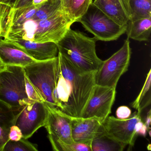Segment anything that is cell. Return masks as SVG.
Segmentation results:
<instances>
[{
    "label": "cell",
    "mask_w": 151,
    "mask_h": 151,
    "mask_svg": "<svg viewBox=\"0 0 151 151\" xmlns=\"http://www.w3.org/2000/svg\"><path fill=\"white\" fill-rule=\"evenodd\" d=\"M60 14H64L62 9L61 1L59 0H48L41 6L31 18L39 22L49 19Z\"/></svg>",
    "instance_id": "22"
},
{
    "label": "cell",
    "mask_w": 151,
    "mask_h": 151,
    "mask_svg": "<svg viewBox=\"0 0 151 151\" xmlns=\"http://www.w3.org/2000/svg\"><path fill=\"white\" fill-rule=\"evenodd\" d=\"M14 116L11 107L0 100V151H3L4 146L9 140V130L14 124Z\"/></svg>",
    "instance_id": "18"
},
{
    "label": "cell",
    "mask_w": 151,
    "mask_h": 151,
    "mask_svg": "<svg viewBox=\"0 0 151 151\" xmlns=\"http://www.w3.org/2000/svg\"><path fill=\"white\" fill-rule=\"evenodd\" d=\"M116 88L95 85L83 109L81 117H95L101 123L111 113L115 99Z\"/></svg>",
    "instance_id": "9"
},
{
    "label": "cell",
    "mask_w": 151,
    "mask_h": 151,
    "mask_svg": "<svg viewBox=\"0 0 151 151\" xmlns=\"http://www.w3.org/2000/svg\"><path fill=\"white\" fill-rule=\"evenodd\" d=\"M37 26V22L29 18L21 24L8 29L4 38L34 41V35Z\"/></svg>",
    "instance_id": "17"
},
{
    "label": "cell",
    "mask_w": 151,
    "mask_h": 151,
    "mask_svg": "<svg viewBox=\"0 0 151 151\" xmlns=\"http://www.w3.org/2000/svg\"><path fill=\"white\" fill-rule=\"evenodd\" d=\"M58 65V56L37 61L24 68L25 76L47 106L56 108L54 92Z\"/></svg>",
    "instance_id": "3"
},
{
    "label": "cell",
    "mask_w": 151,
    "mask_h": 151,
    "mask_svg": "<svg viewBox=\"0 0 151 151\" xmlns=\"http://www.w3.org/2000/svg\"><path fill=\"white\" fill-rule=\"evenodd\" d=\"M125 146L108 137L104 132L103 127L91 144L92 151H122Z\"/></svg>",
    "instance_id": "20"
},
{
    "label": "cell",
    "mask_w": 151,
    "mask_h": 151,
    "mask_svg": "<svg viewBox=\"0 0 151 151\" xmlns=\"http://www.w3.org/2000/svg\"><path fill=\"white\" fill-rule=\"evenodd\" d=\"M72 21L64 14H59L46 20L37 22L34 42H53L57 44L65 36Z\"/></svg>",
    "instance_id": "10"
},
{
    "label": "cell",
    "mask_w": 151,
    "mask_h": 151,
    "mask_svg": "<svg viewBox=\"0 0 151 151\" xmlns=\"http://www.w3.org/2000/svg\"><path fill=\"white\" fill-rule=\"evenodd\" d=\"M41 6H34L31 3L16 9L11 8L7 21L6 31L10 27L21 24L32 17Z\"/></svg>",
    "instance_id": "19"
},
{
    "label": "cell",
    "mask_w": 151,
    "mask_h": 151,
    "mask_svg": "<svg viewBox=\"0 0 151 151\" xmlns=\"http://www.w3.org/2000/svg\"><path fill=\"white\" fill-rule=\"evenodd\" d=\"M0 59L5 66L24 68L36 60L6 39L0 38Z\"/></svg>",
    "instance_id": "14"
},
{
    "label": "cell",
    "mask_w": 151,
    "mask_h": 151,
    "mask_svg": "<svg viewBox=\"0 0 151 151\" xmlns=\"http://www.w3.org/2000/svg\"><path fill=\"white\" fill-rule=\"evenodd\" d=\"M35 145L22 137L18 141L9 140L4 146L3 151H37Z\"/></svg>",
    "instance_id": "25"
},
{
    "label": "cell",
    "mask_w": 151,
    "mask_h": 151,
    "mask_svg": "<svg viewBox=\"0 0 151 151\" xmlns=\"http://www.w3.org/2000/svg\"><path fill=\"white\" fill-rule=\"evenodd\" d=\"M13 3L9 0H0V38L5 37L6 23Z\"/></svg>",
    "instance_id": "26"
},
{
    "label": "cell",
    "mask_w": 151,
    "mask_h": 151,
    "mask_svg": "<svg viewBox=\"0 0 151 151\" xmlns=\"http://www.w3.org/2000/svg\"><path fill=\"white\" fill-rule=\"evenodd\" d=\"M140 114L135 112L124 119L108 116L102 123L105 134L117 142L132 146L136 136L145 124Z\"/></svg>",
    "instance_id": "7"
},
{
    "label": "cell",
    "mask_w": 151,
    "mask_h": 151,
    "mask_svg": "<svg viewBox=\"0 0 151 151\" xmlns=\"http://www.w3.org/2000/svg\"><path fill=\"white\" fill-rule=\"evenodd\" d=\"M76 22L82 24L97 40L114 41L126 32L127 25L120 26L105 14L93 3Z\"/></svg>",
    "instance_id": "5"
},
{
    "label": "cell",
    "mask_w": 151,
    "mask_h": 151,
    "mask_svg": "<svg viewBox=\"0 0 151 151\" xmlns=\"http://www.w3.org/2000/svg\"><path fill=\"white\" fill-rule=\"evenodd\" d=\"M70 1L71 0H61V7L63 12L64 13V14L66 15L69 18L68 16L69 9Z\"/></svg>",
    "instance_id": "31"
},
{
    "label": "cell",
    "mask_w": 151,
    "mask_h": 151,
    "mask_svg": "<svg viewBox=\"0 0 151 151\" xmlns=\"http://www.w3.org/2000/svg\"><path fill=\"white\" fill-rule=\"evenodd\" d=\"M151 110H150L149 112H148V114H147V116L145 122V124L147 128V131H148V130L150 129V124H151Z\"/></svg>",
    "instance_id": "32"
},
{
    "label": "cell",
    "mask_w": 151,
    "mask_h": 151,
    "mask_svg": "<svg viewBox=\"0 0 151 151\" xmlns=\"http://www.w3.org/2000/svg\"><path fill=\"white\" fill-rule=\"evenodd\" d=\"M48 0H32V4L34 6H40L47 2Z\"/></svg>",
    "instance_id": "33"
},
{
    "label": "cell",
    "mask_w": 151,
    "mask_h": 151,
    "mask_svg": "<svg viewBox=\"0 0 151 151\" xmlns=\"http://www.w3.org/2000/svg\"><path fill=\"white\" fill-rule=\"evenodd\" d=\"M96 41L70 28L57 45L59 52L75 68L82 72H95L103 62L96 54Z\"/></svg>",
    "instance_id": "2"
},
{
    "label": "cell",
    "mask_w": 151,
    "mask_h": 151,
    "mask_svg": "<svg viewBox=\"0 0 151 151\" xmlns=\"http://www.w3.org/2000/svg\"><path fill=\"white\" fill-rule=\"evenodd\" d=\"M32 0H15L11 8L13 9H16L22 7L32 3Z\"/></svg>",
    "instance_id": "30"
},
{
    "label": "cell",
    "mask_w": 151,
    "mask_h": 151,
    "mask_svg": "<svg viewBox=\"0 0 151 151\" xmlns=\"http://www.w3.org/2000/svg\"><path fill=\"white\" fill-rule=\"evenodd\" d=\"M151 70L147 73L145 84L132 104V107L137 110V112L141 114L142 110L151 104Z\"/></svg>",
    "instance_id": "23"
},
{
    "label": "cell",
    "mask_w": 151,
    "mask_h": 151,
    "mask_svg": "<svg viewBox=\"0 0 151 151\" xmlns=\"http://www.w3.org/2000/svg\"><path fill=\"white\" fill-rule=\"evenodd\" d=\"M14 112V124L20 128L23 137L26 139L45 126L48 116L46 105L39 101H29Z\"/></svg>",
    "instance_id": "8"
},
{
    "label": "cell",
    "mask_w": 151,
    "mask_h": 151,
    "mask_svg": "<svg viewBox=\"0 0 151 151\" xmlns=\"http://www.w3.org/2000/svg\"><path fill=\"white\" fill-rule=\"evenodd\" d=\"M129 21L151 17V0H127Z\"/></svg>",
    "instance_id": "21"
},
{
    "label": "cell",
    "mask_w": 151,
    "mask_h": 151,
    "mask_svg": "<svg viewBox=\"0 0 151 151\" xmlns=\"http://www.w3.org/2000/svg\"><path fill=\"white\" fill-rule=\"evenodd\" d=\"M125 32L129 39L148 41L151 32V17L129 21Z\"/></svg>",
    "instance_id": "16"
},
{
    "label": "cell",
    "mask_w": 151,
    "mask_h": 151,
    "mask_svg": "<svg viewBox=\"0 0 151 151\" xmlns=\"http://www.w3.org/2000/svg\"><path fill=\"white\" fill-rule=\"evenodd\" d=\"M131 55L129 39L127 38L122 47L107 60L103 61L95 72V85L116 88L120 77L128 70Z\"/></svg>",
    "instance_id": "6"
},
{
    "label": "cell",
    "mask_w": 151,
    "mask_h": 151,
    "mask_svg": "<svg viewBox=\"0 0 151 151\" xmlns=\"http://www.w3.org/2000/svg\"><path fill=\"white\" fill-rule=\"evenodd\" d=\"M25 83H26V93L29 99L32 101L43 102L39 94L26 77Z\"/></svg>",
    "instance_id": "27"
},
{
    "label": "cell",
    "mask_w": 151,
    "mask_h": 151,
    "mask_svg": "<svg viewBox=\"0 0 151 151\" xmlns=\"http://www.w3.org/2000/svg\"><path fill=\"white\" fill-rule=\"evenodd\" d=\"M93 4L120 26L126 25L130 20L127 0H94Z\"/></svg>",
    "instance_id": "15"
},
{
    "label": "cell",
    "mask_w": 151,
    "mask_h": 151,
    "mask_svg": "<svg viewBox=\"0 0 151 151\" xmlns=\"http://www.w3.org/2000/svg\"><path fill=\"white\" fill-rule=\"evenodd\" d=\"M23 137L22 133L20 128L14 124L11 126L9 134V140L18 141Z\"/></svg>",
    "instance_id": "28"
},
{
    "label": "cell",
    "mask_w": 151,
    "mask_h": 151,
    "mask_svg": "<svg viewBox=\"0 0 151 151\" xmlns=\"http://www.w3.org/2000/svg\"><path fill=\"white\" fill-rule=\"evenodd\" d=\"M116 114L118 119H126L129 118L132 114L131 110L126 106H121L117 108Z\"/></svg>",
    "instance_id": "29"
},
{
    "label": "cell",
    "mask_w": 151,
    "mask_h": 151,
    "mask_svg": "<svg viewBox=\"0 0 151 151\" xmlns=\"http://www.w3.org/2000/svg\"><path fill=\"white\" fill-rule=\"evenodd\" d=\"M46 106L48 116L44 127L48 132L50 143L59 141L72 144L74 141L71 134V116L55 108Z\"/></svg>",
    "instance_id": "11"
},
{
    "label": "cell",
    "mask_w": 151,
    "mask_h": 151,
    "mask_svg": "<svg viewBox=\"0 0 151 151\" xmlns=\"http://www.w3.org/2000/svg\"><path fill=\"white\" fill-rule=\"evenodd\" d=\"M54 99L56 108L71 117H81L95 85V72L75 68L58 52Z\"/></svg>",
    "instance_id": "1"
},
{
    "label": "cell",
    "mask_w": 151,
    "mask_h": 151,
    "mask_svg": "<svg viewBox=\"0 0 151 151\" xmlns=\"http://www.w3.org/2000/svg\"><path fill=\"white\" fill-rule=\"evenodd\" d=\"M8 40L38 61L48 60L58 56V47L53 42L38 43L24 40Z\"/></svg>",
    "instance_id": "13"
},
{
    "label": "cell",
    "mask_w": 151,
    "mask_h": 151,
    "mask_svg": "<svg viewBox=\"0 0 151 151\" xmlns=\"http://www.w3.org/2000/svg\"><path fill=\"white\" fill-rule=\"evenodd\" d=\"M6 67V66L4 65V63H2V62L1 61V60L0 59V71L3 70Z\"/></svg>",
    "instance_id": "34"
},
{
    "label": "cell",
    "mask_w": 151,
    "mask_h": 151,
    "mask_svg": "<svg viewBox=\"0 0 151 151\" xmlns=\"http://www.w3.org/2000/svg\"><path fill=\"white\" fill-rule=\"evenodd\" d=\"M71 134L73 141L91 146L93 139L103 129L96 117L84 118L71 116Z\"/></svg>",
    "instance_id": "12"
},
{
    "label": "cell",
    "mask_w": 151,
    "mask_h": 151,
    "mask_svg": "<svg viewBox=\"0 0 151 151\" xmlns=\"http://www.w3.org/2000/svg\"><path fill=\"white\" fill-rule=\"evenodd\" d=\"M25 81L22 67L6 66L0 71V100L9 105L14 112L32 101L27 96Z\"/></svg>",
    "instance_id": "4"
},
{
    "label": "cell",
    "mask_w": 151,
    "mask_h": 151,
    "mask_svg": "<svg viewBox=\"0 0 151 151\" xmlns=\"http://www.w3.org/2000/svg\"><path fill=\"white\" fill-rule=\"evenodd\" d=\"M92 2V0H71L68 16L73 23L86 13Z\"/></svg>",
    "instance_id": "24"
}]
</instances>
